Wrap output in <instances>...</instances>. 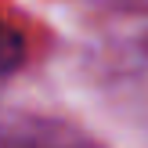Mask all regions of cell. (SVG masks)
Instances as JSON below:
<instances>
[{
    "instance_id": "cell-1",
    "label": "cell",
    "mask_w": 148,
    "mask_h": 148,
    "mask_svg": "<svg viewBox=\"0 0 148 148\" xmlns=\"http://www.w3.org/2000/svg\"><path fill=\"white\" fill-rule=\"evenodd\" d=\"M22 54H25V43H22V36L14 33V29L0 25V72H11V69H18Z\"/></svg>"
}]
</instances>
